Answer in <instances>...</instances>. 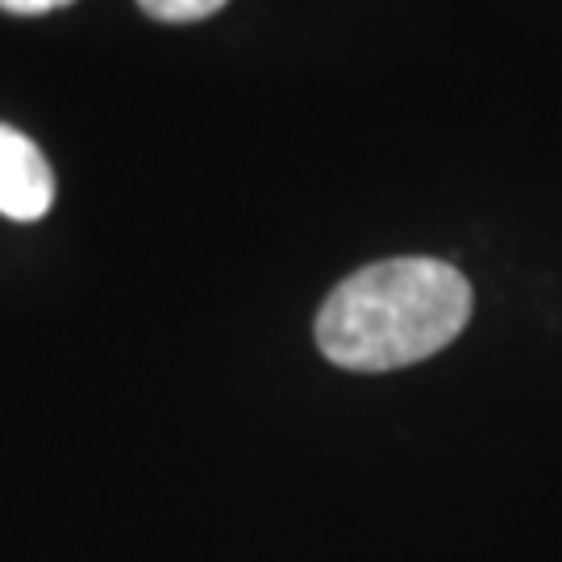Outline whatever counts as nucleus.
Returning <instances> with one entry per match:
<instances>
[{
  "mask_svg": "<svg viewBox=\"0 0 562 562\" xmlns=\"http://www.w3.org/2000/svg\"><path fill=\"white\" fill-rule=\"evenodd\" d=\"M471 322V283L450 262H371L329 292L317 346L346 371H396L446 350Z\"/></svg>",
  "mask_w": 562,
  "mask_h": 562,
  "instance_id": "f257e3e1",
  "label": "nucleus"
},
{
  "mask_svg": "<svg viewBox=\"0 0 562 562\" xmlns=\"http://www.w3.org/2000/svg\"><path fill=\"white\" fill-rule=\"evenodd\" d=\"M55 204V176L34 142L0 125V217L38 222Z\"/></svg>",
  "mask_w": 562,
  "mask_h": 562,
  "instance_id": "f03ea898",
  "label": "nucleus"
},
{
  "mask_svg": "<svg viewBox=\"0 0 562 562\" xmlns=\"http://www.w3.org/2000/svg\"><path fill=\"white\" fill-rule=\"evenodd\" d=\"M142 13H150L155 21H204L217 9H225L229 0H138Z\"/></svg>",
  "mask_w": 562,
  "mask_h": 562,
  "instance_id": "7ed1b4c3",
  "label": "nucleus"
},
{
  "mask_svg": "<svg viewBox=\"0 0 562 562\" xmlns=\"http://www.w3.org/2000/svg\"><path fill=\"white\" fill-rule=\"evenodd\" d=\"M67 4H71V0H0L4 13H25V18L50 13V9H67Z\"/></svg>",
  "mask_w": 562,
  "mask_h": 562,
  "instance_id": "20e7f679",
  "label": "nucleus"
}]
</instances>
